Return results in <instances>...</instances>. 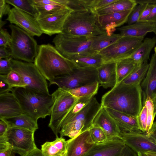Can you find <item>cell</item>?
Returning a JSON list of instances; mask_svg holds the SVG:
<instances>
[{"label": "cell", "mask_w": 156, "mask_h": 156, "mask_svg": "<svg viewBox=\"0 0 156 156\" xmlns=\"http://www.w3.org/2000/svg\"><path fill=\"white\" fill-rule=\"evenodd\" d=\"M101 104L102 107L137 117L143 107L140 85H127L121 82L102 96Z\"/></svg>", "instance_id": "obj_1"}, {"label": "cell", "mask_w": 156, "mask_h": 156, "mask_svg": "<svg viewBox=\"0 0 156 156\" xmlns=\"http://www.w3.org/2000/svg\"><path fill=\"white\" fill-rule=\"evenodd\" d=\"M11 92L18 101L23 114L37 121L51 115L54 102L53 94L26 87L14 88Z\"/></svg>", "instance_id": "obj_2"}, {"label": "cell", "mask_w": 156, "mask_h": 156, "mask_svg": "<svg viewBox=\"0 0 156 156\" xmlns=\"http://www.w3.org/2000/svg\"><path fill=\"white\" fill-rule=\"evenodd\" d=\"M34 62L43 76L50 83L56 76L71 73L75 66L55 47L50 44L39 46Z\"/></svg>", "instance_id": "obj_3"}, {"label": "cell", "mask_w": 156, "mask_h": 156, "mask_svg": "<svg viewBox=\"0 0 156 156\" xmlns=\"http://www.w3.org/2000/svg\"><path fill=\"white\" fill-rule=\"evenodd\" d=\"M100 27L98 15L92 10L72 11L64 24V34L77 37H92L106 33Z\"/></svg>", "instance_id": "obj_4"}, {"label": "cell", "mask_w": 156, "mask_h": 156, "mask_svg": "<svg viewBox=\"0 0 156 156\" xmlns=\"http://www.w3.org/2000/svg\"><path fill=\"white\" fill-rule=\"evenodd\" d=\"M9 27L11 36L9 48L12 58L24 62H34L39 48L36 40L33 36L17 26L10 24Z\"/></svg>", "instance_id": "obj_5"}, {"label": "cell", "mask_w": 156, "mask_h": 156, "mask_svg": "<svg viewBox=\"0 0 156 156\" xmlns=\"http://www.w3.org/2000/svg\"><path fill=\"white\" fill-rule=\"evenodd\" d=\"M54 102L48 126L56 136L59 133L66 114L79 99L59 88L53 93Z\"/></svg>", "instance_id": "obj_6"}, {"label": "cell", "mask_w": 156, "mask_h": 156, "mask_svg": "<svg viewBox=\"0 0 156 156\" xmlns=\"http://www.w3.org/2000/svg\"><path fill=\"white\" fill-rule=\"evenodd\" d=\"M98 81L97 69L78 67L75 66L71 73L56 76L50 85H56L65 91Z\"/></svg>", "instance_id": "obj_7"}, {"label": "cell", "mask_w": 156, "mask_h": 156, "mask_svg": "<svg viewBox=\"0 0 156 156\" xmlns=\"http://www.w3.org/2000/svg\"><path fill=\"white\" fill-rule=\"evenodd\" d=\"M12 70L21 76L26 87L49 94L46 79L34 63L12 58Z\"/></svg>", "instance_id": "obj_8"}, {"label": "cell", "mask_w": 156, "mask_h": 156, "mask_svg": "<svg viewBox=\"0 0 156 156\" xmlns=\"http://www.w3.org/2000/svg\"><path fill=\"white\" fill-rule=\"evenodd\" d=\"M144 37H122L117 41L98 53L105 63L129 57L137 49Z\"/></svg>", "instance_id": "obj_9"}, {"label": "cell", "mask_w": 156, "mask_h": 156, "mask_svg": "<svg viewBox=\"0 0 156 156\" xmlns=\"http://www.w3.org/2000/svg\"><path fill=\"white\" fill-rule=\"evenodd\" d=\"M93 37H77L57 34L53 40L55 47L66 58L76 54L92 51Z\"/></svg>", "instance_id": "obj_10"}, {"label": "cell", "mask_w": 156, "mask_h": 156, "mask_svg": "<svg viewBox=\"0 0 156 156\" xmlns=\"http://www.w3.org/2000/svg\"><path fill=\"white\" fill-rule=\"evenodd\" d=\"M34 132L21 128L9 127L3 136L16 154L24 156L37 147Z\"/></svg>", "instance_id": "obj_11"}, {"label": "cell", "mask_w": 156, "mask_h": 156, "mask_svg": "<svg viewBox=\"0 0 156 156\" xmlns=\"http://www.w3.org/2000/svg\"><path fill=\"white\" fill-rule=\"evenodd\" d=\"M121 139L125 144L137 154L150 152L156 153V142L146 132H126L121 131Z\"/></svg>", "instance_id": "obj_12"}, {"label": "cell", "mask_w": 156, "mask_h": 156, "mask_svg": "<svg viewBox=\"0 0 156 156\" xmlns=\"http://www.w3.org/2000/svg\"><path fill=\"white\" fill-rule=\"evenodd\" d=\"M6 20L33 37L43 34L35 18L14 7L11 9Z\"/></svg>", "instance_id": "obj_13"}, {"label": "cell", "mask_w": 156, "mask_h": 156, "mask_svg": "<svg viewBox=\"0 0 156 156\" xmlns=\"http://www.w3.org/2000/svg\"><path fill=\"white\" fill-rule=\"evenodd\" d=\"M72 11L67 8L43 19L37 20L42 33L50 36L62 34L65 22Z\"/></svg>", "instance_id": "obj_14"}, {"label": "cell", "mask_w": 156, "mask_h": 156, "mask_svg": "<svg viewBox=\"0 0 156 156\" xmlns=\"http://www.w3.org/2000/svg\"><path fill=\"white\" fill-rule=\"evenodd\" d=\"M92 126L101 128L106 134L108 140L121 139L120 128L105 107H102L98 112L93 121Z\"/></svg>", "instance_id": "obj_15"}, {"label": "cell", "mask_w": 156, "mask_h": 156, "mask_svg": "<svg viewBox=\"0 0 156 156\" xmlns=\"http://www.w3.org/2000/svg\"><path fill=\"white\" fill-rule=\"evenodd\" d=\"M125 145L119 138L108 140L102 143L94 144L83 156H117Z\"/></svg>", "instance_id": "obj_16"}, {"label": "cell", "mask_w": 156, "mask_h": 156, "mask_svg": "<svg viewBox=\"0 0 156 156\" xmlns=\"http://www.w3.org/2000/svg\"><path fill=\"white\" fill-rule=\"evenodd\" d=\"M67 141L66 156H83L94 144L91 139L88 130Z\"/></svg>", "instance_id": "obj_17"}, {"label": "cell", "mask_w": 156, "mask_h": 156, "mask_svg": "<svg viewBox=\"0 0 156 156\" xmlns=\"http://www.w3.org/2000/svg\"><path fill=\"white\" fill-rule=\"evenodd\" d=\"M142 94L143 106L147 98L153 101L156 97V54L152 55L147 74L140 84Z\"/></svg>", "instance_id": "obj_18"}, {"label": "cell", "mask_w": 156, "mask_h": 156, "mask_svg": "<svg viewBox=\"0 0 156 156\" xmlns=\"http://www.w3.org/2000/svg\"><path fill=\"white\" fill-rule=\"evenodd\" d=\"M98 15V21L101 28L107 33L127 22L132 10Z\"/></svg>", "instance_id": "obj_19"}, {"label": "cell", "mask_w": 156, "mask_h": 156, "mask_svg": "<svg viewBox=\"0 0 156 156\" xmlns=\"http://www.w3.org/2000/svg\"><path fill=\"white\" fill-rule=\"evenodd\" d=\"M22 114L19 102L12 93L0 95V119L14 117Z\"/></svg>", "instance_id": "obj_20"}, {"label": "cell", "mask_w": 156, "mask_h": 156, "mask_svg": "<svg viewBox=\"0 0 156 156\" xmlns=\"http://www.w3.org/2000/svg\"><path fill=\"white\" fill-rule=\"evenodd\" d=\"M67 58L75 66L80 68L97 69L105 63L100 54L93 51L76 54Z\"/></svg>", "instance_id": "obj_21"}, {"label": "cell", "mask_w": 156, "mask_h": 156, "mask_svg": "<svg viewBox=\"0 0 156 156\" xmlns=\"http://www.w3.org/2000/svg\"><path fill=\"white\" fill-rule=\"evenodd\" d=\"M122 37H144L150 32H156V23L148 22H138L117 28Z\"/></svg>", "instance_id": "obj_22"}, {"label": "cell", "mask_w": 156, "mask_h": 156, "mask_svg": "<svg viewBox=\"0 0 156 156\" xmlns=\"http://www.w3.org/2000/svg\"><path fill=\"white\" fill-rule=\"evenodd\" d=\"M98 81L100 86L105 89L112 88L116 83V63H105L97 69Z\"/></svg>", "instance_id": "obj_23"}, {"label": "cell", "mask_w": 156, "mask_h": 156, "mask_svg": "<svg viewBox=\"0 0 156 156\" xmlns=\"http://www.w3.org/2000/svg\"><path fill=\"white\" fill-rule=\"evenodd\" d=\"M105 108L115 120L121 131L126 132H143L139 129L136 117L112 109Z\"/></svg>", "instance_id": "obj_24"}, {"label": "cell", "mask_w": 156, "mask_h": 156, "mask_svg": "<svg viewBox=\"0 0 156 156\" xmlns=\"http://www.w3.org/2000/svg\"><path fill=\"white\" fill-rule=\"evenodd\" d=\"M92 122L85 120H78L68 123L61 127L59 133L60 137L74 138L88 130L92 126Z\"/></svg>", "instance_id": "obj_25"}, {"label": "cell", "mask_w": 156, "mask_h": 156, "mask_svg": "<svg viewBox=\"0 0 156 156\" xmlns=\"http://www.w3.org/2000/svg\"><path fill=\"white\" fill-rule=\"evenodd\" d=\"M52 141H47L41 146V150L45 156H66L67 141L63 137L56 136Z\"/></svg>", "instance_id": "obj_26"}, {"label": "cell", "mask_w": 156, "mask_h": 156, "mask_svg": "<svg viewBox=\"0 0 156 156\" xmlns=\"http://www.w3.org/2000/svg\"><path fill=\"white\" fill-rule=\"evenodd\" d=\"M156 44L155 37L145 38L129 58L138 65L147 62L149 58L150 53Z\"/></svg>", "instance_id": "obj_27"}, {"label": "cell", "mask_w": 156, "mask_h": 156, "mask_svg": "<svg viewBox=\"0 0 156 156\" xmlns=\"http://www.w3.org/2000/svg\"><path fill=\"white\" fill-rule=\"evenodd\" d=\"M122 36L119 34L105 33L93 37L91 50L98 53L114 43Z\"/></svg>", "instance_id": "obj_28"}, {"label": "cell", "mask_w": 156, "mask_h": 156, "mask_svg": "<svg viewBox=\"0 0 156 156\" xmlns=\"http://www.w3.org/2000/svg\"><path fill=\"white\" fill-rule=\"evenodd\" d=\"M136 5L135 0H117L95 12L98 15H103L131 10Z\"/></svg>", "instance_id": "obj_29"}, {"label": "cell", "mask_w": 156, "mask_h": 156, "mask_svg": "<svg viewBox=\"0 0 156 156\" xmlns=\"http://www.w3.org/2000/svg\"><path fill=\"white\" fill-rule=\"evenodd\" d=\"M2 119L7 122L9 127L21 128L34 132L38 128L37 121L23 113L17 116Z\"/></svg>", "instance_id": "obj_30"}, {"label": "cell", "mask_w": 156, "mask_h": 156, "mask_svg": "<svg viewBox=\"0 0 156 156\" xmlns=\"http://www.w3.org/2000/svg\"><path fill=\"white\" fill-rule=\"evenodd\" d=\"M116 63L117 75L116 85L128 77L140 65L129 57L117 61Z\"/></svg>", "instance_id": "obj_31"}, {"label": "cell", "mask_w": 156, "mask_h": 156, "mask_svg": "<svg viewBox=\"0 0 156 156\" xmlns=\"http://www.w3.org/2000/svg\"><path fill=\"white\" fill-rule=\"evenodd\" d=\"M149 66V63L147 62L139 65L128 77L122 82L127 85H140L147 74Z\"/></svg>", "instance_id": "obj_32"}, {"label": "cell", "mask_w": 156, "mask_h": 156, "mask_svg": "<svg viewBox=\"0 0 156 156\" xmlns=\"http://www.w3.org/2000/svg\"><path fill=\"white\" fill-rule=\"evenodd\" d=\"M99 85V83L97 81L66 91L77 98L87 97H94L98 92Z\"/></svg>", "instance_id": "obj_33"}, {"label": "cell", "mask_w": 156, "mask_h": 156, "mask_svg": "<svg viewBox=\"0 0 156 156\" xmlns=\"http://www.w3.org/2000/svg\"><path fill=\"white\" fill-rule=\"evenodd\" d=\"M32 5L37 13L36 20L43 19L60 10L68 8L65 5L59 4Z\"/></svg>", "instance_id": "obj_34"}, {"label": "cell", "mask_w": 156, "mask_h": 156, "mask_svg": "<svg viewBox=\"0 0 156 156\" xmlns=\"http://www.w3.org/2000/svg\"><path fill=\"white\" fill-rule=\"evenodd\" d=\"M5 2L16 9L28 14L36 18L37 12L31 4L30 0H5Z\"/></svg>", "instance_id": "obj_35"}, {"label": "cell", "mask_w": 156, "mask_h": 156, "mask_svg": "<svg viewBox=\"0 0 156 156\" xmlns=\"http://www.w3.org/2000/svg\"><path fill=\"white\" fill-rule=\"evenodd\" d=\"M0 78L3 80L12 88L26 86L20 75L12 70L7 75L0 74Z\"/></svg>", "instance_id": "obj_36"}, {"label": "cell", "mask_w": 156, "mask_h": 156, "mask_svg": "<svg viewBox=\"0 0 156 156\" xmlns=\"http://www.w3.org/2000/svg\"><path fill=\"white\" fill-rule=\"evenodd\" d=\"M88 130L91 139L94 144L102 143L109 140L104 131L98 127L92 126Z\"/></svg>", "instance_id": "obj_37"}, {"label": "cell", "mask_w": 156, "mask_h": 156, "mask_svg": "<svg viewBox=\"0 0 156 156\" xmlns=\"http://www.w3.org/2000/svg\"><path fill=\"white\" fill-rule=\"evenodd\" d=\"M59 3L67 7L73 11H79L89 10L85 0H58Z\"/></svg>", "instance_id": "obj_38"}, {"label": "cell", "mask_w": 156, "mask_h": 156, "mask_svg": "<svg viewBox=\"0 0 156 156\" xmlns=\"http://www.w3.org/2000/svg\"><path fill=\"white\" fill-rule=\"evenodd\" d=\"M147 109V122L146 133H148L151 129L156 113L153 101L150 97H147L144 104Z\"/></svg>", "instance_id": "obj_39"}, {"label": "cell", "mask_w": 156, "mask_h": 156, "mask_svg": "<svg viewBox=\"0 0 156 156\" xmlns=\"http://www.w3.org/2000/svg\"><path fill=\"white\" fill-rule=\"evenodd\" d=\"M147 4H137L132 10L128 17L127 25H130L138 21V20Z\"/></svg>", "instance_id": "obj_40"}, {"label": "cell", "mask_w": 156, "mask_h": 156, "mask_svg": "<svg viewBox=\"0 0 156 156\" xmlns=\"http://www.w3.org/2000/svg\"><path fill=\"white\" fill-rule=\"evenodd\" d=\"M117 0H85L89 10L95 11L115 2Z\"/></svg>", "instance_id": "obj_41"}, {"label": "cell", "mask_w": 156, "mask_h": 156, "mask_svg": "<svg viewBox=\"0 0 156 156\" xmlns=\"http://www.w3.org/2000/svg\"><path fill=\"white\" fill-rule=\"evenodd\" d=\"M139 129L142 132L146 131L147 122V112L146 107L144 105L136 117Z\"/></svg>", "instance_id": "obj_42"}, {"label": "cell", "mask_w": 156, "mask_h": 156, "mask_svg": "<svg viewBox=\"0 0 156 156\" xmlns=\"http://www.w3.org/2000/svg\"><path fill=\"white\" fill-rule=\"evenodd\" d=\"M0 47H9L11 41V36L5 30L0 29Z\"/></svg>", "instance_id": "obj_43"}, {"label": "cell", "mask_w": 156, "mask_h": 156, "mask_svg": "<svg viewBox=\"0 0 156 156\" xmlns=\"http://www.w3.org/2000/svg\"><path fill=\"white\" fill-rule=\"evenodd\" d=\"M12 58L0 59V74L7 75L12 70L11 63Z\"/></svg>", "instance_id": "obj_44"}, {"label": "cell", "mask_w": 156, "mask_h": 156, "mask_svg": "<svg viewBox=\"0 0 156 156\" xmlns=\"http://www.w3.org/2000/svg\"><path fill=\"white\" fill-rule=\"evenodd\" d=\"M9 4L6 3L5 0H0V18L2 20V16L9 14L11 10Z\"/></svg>", "instance_id": "obj_45"}, {"label": "cell", "mask_w": 156, "mask_h": 156, "mask_svg": "<svg viewBox=\"0 0 156 156\" xmlns=\"http://www.w3.org/2000/svg\"><path fill=\"white\" fill-rule=\"evenodd\" d=\"M154 5L147 4L138 22H145L150 15Z\"/></svg>", "instance_id": "obj_46"}, {"label": "cell", "mask_w": 156, "mask_h": 156, "mask_svg": "<svg viewBox=\"0 0 156 156\" xmlns=\"http://www.w3.org/2000/svg\"><path fill=\"white\" fill-rule=\"evenodd\" d=\"M117 156H138L136 153L130 147L125 145Z\"/></svg>", "instance_id": "obj_47"}, {"label": "cell", "mask_w": 156, "mask_h": 156, "mask_svg": "<svg viewBox=\"0 0 156 156\" xmlns=\"http://www.w3.org/2000/svg\"><path fill=\"white\" fill-rule=\"evenodd\" d=\"M30 1L32 4L35 5H61L57 1V0H30Z\"/></svg>", "instance_id": "obj_48"}, {"label": "cell", "mask_w": 156, "mask_h": 156, "mask_svg": "<svg viewBox=\"0 0 156 156\" xmlns=\"http://www.w3.org/2000/svg\"><path fill=\"white\" fill-rule=\"evenodd\" d=\"M0 95L9 93L12 91L13 88L3 80L0 78Z\"/></svg>", "instance_id": "obj_49"}, {"label": "cell", "mask_w": 156, "mask_h": 156, "mask_svg": "<svg viewBox=\"0 0 156 156\" xmlns=\"http://www.w3.org/2000/svg\"><path fill=\"white\" fill-rule=\"evenodd\" d=\"M6 48L4 47H0V59L12 58L11 51H9Z\"/></svg>", "instance_id": "obj_50"}, {"label": "cell", "mask_w": 156, "mask_h": 156, "mask_svg": "<svg viewBox=\"0 0 156 156\" xmlns=\"http://www.w3.org/2000/svg\"><path fill=\"white\" fill-rule=\"evenodd\" d=\"M8 127L7 122L3 119H0V137L4 135Z\"/></svg>", "instance_id": "obj_51"}, {"label": "cell", "mask_w": 156, "mask_h": 156, "mask_svg": "<svg viewBox=\"0 0 156 156\" xmlns=\"http://www.w3.org/2000/svg\"><path fill=\"white\" fill-rule=\"evenodd\" d=\"M145 21L156 23V4L155 5L150 15Z\"/></svg>", "instance_id": "obj_52"}, {"label": "cell", "mask_w": 156, "mask_h": 156, "mask_svg": "<svg viewBox=\"0 0 156 156\" xmlns=\"http://www.w3.org/2000/svg\"><path fill=\"white\" fill-rule=\"evenodd\" d=\"M147 135L156 142V122H154Z\"/></svg>", "instance_id": "obj_53"}, {"label": "cell", "mask_w": 156, "mask_h": 156, "mask_svg": "<svg viewBox=\"0 0 156 156\" xmlns=\"http://www.w3.org/2000/svg\"><path fill=\"white\" fill-rule=\"evenodd\" d=\"M24 156H45L41 150L37 147Z\"/></svg>", "instance_id": "obj_54"}, {"label": "cell", "mask_w": 156, "mask_h": 156, "mask_svg": "<svg viewBox=\"0 0 156 156\" xmlns=\"http://www.w3.org/2000/svg\"><path fill=\"white\" fill-rule=\"evenodd\" d=\"M137 4H156V0H135Z\"/></svg>", "instance_id": "obj_55"}, {"label": "cell", "mask_w": 156, "mask_h": 156, "mask_svg": "<svg viewBox=\"0 0 156 156\" xmlns=\"http://www.w3.org/2000/svg\"><path fill=\"white\" fill-rule=\"evenodd\" d=\"M13 150L11 147H10L6 150L0 152V156H11Z\"/></svg>", "instance_id": "obj_56"}, {"label": "cell", "mask_w": 156, "mask_h": 156, "mask_svg": "<svg viewBox=\"0 0 156 156\" xmlns=\"http://www.w3.org/2000/svg\"><path fill=\"white\" fill-rule=\"evenodd\" d=\"M145 153L148 156H156V153L147 152Z\"/></svg>", "instance_id": "obj_57"}, {"label": "cell", "mask_w": 156, "mask_h": 156, "mask_svg": "<svg viewBox=\"0 0 156 156\" xmlns=\"http://www.w3.org/2000/svg\"><path fill=\"white\" fill-rule=\"evenodd\" d=\"M6 23V22L3 21L2 20L0 21V29Z\"/></svg>", "instance_id": "obj_58"}, {"label": "cell", "mask_w": 156, "mask_h": 156, "mask_svg": "<svg viewBox=\"0 0 156 156\" xmlns=\"http://www.w3.org/2000/svg\"><path fill=\"white\" fill-rule=\"evenodd\" d=\"M138 156H148L145 153L139 152L137 153Z\"/></svg>", "instance_id": "obj_59"}, {"label": "cell", "mask_w": 156, "mask_h": 156, "mask_svg": "<svg viewBox=\"0 0 156 156\" xmlns=\"http://www.w3.org/2000/svg\"><path fill=\"white\" fill-rule=\"evenodd\" d=\"M153 102L154 105L155 112L156 113V97L153 100Z\"/></svg>", "instance_id": "obj_60"}, {"label": "cell", "mask_w": 156, "mask_h": 156, "mask_svg": "<svg viewBox=\"0 0 156 156\" xmlns=\"http://www.w3.org/2000/svg\"><path fill=\"white\" fill-rule=\"evenodd\" d=\"M15 154L16 153L13 151L12 153L11 156H15Z\"/></svg>", "instance_id": "obj_61"}, {"label": "cell", "mask_w": 156, "mask_h": 156, "mask_svg": "<svg viewBox=\"0 0 156 156\" xmlns=\"http://www.w3.org/2000/svg\"><path fill=\"white\" fill-rule=\"evenodd\" d=\"M154 50L155 51V53L156 54V46L154 48Z\"/></svg>", "instance_id": "obj_62"}, {"label": "cell", "mask_w": 156, "mask_h": 156, "mask_svg": "<svg viewBox=\"0 0 156 156\" xmlns=\"http://www.w3.org/2000/svg\"><path fill=\"white\" fill-rule=\"evenodd\" d=\"M155 35H156V36H155V37H156V32L155 33Z\"/></svg>", "instance_id": "obj_63"}]
</instances>
